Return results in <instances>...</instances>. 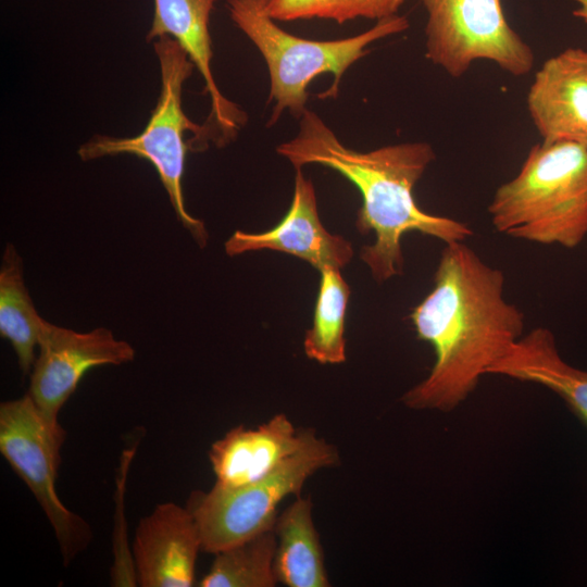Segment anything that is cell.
Returning a JSON list of instances; mask_svg holds the SVG:
<instances>
[{"instance_id": "cell-1", "label": "cell", "mask_w": 587, "mask_h": 587, "mask_svg": "<svg viewBox=\"0 0 587 587\" xmlns=\"http://www.w3.org/2000/svg\"><path fill=\"white\" fill-rule=\"evenodd\" d=\"M505 277L465 241L445 243L427 296L412 310L419 339L435 361L402 396L412 410L450 412L524 335L523 312L504 298Z\"/></svg>"}, {"instance_id": "cell-2", "label": "cell", "mask_w": 587, "mask_h": 587, "mask_svg": "<svg viewBox=\"0 0 587 587\" xmlns=\"http://www.w3.org/2000/svg\"><path fill=\"white\" fill-rule=\"evenodd\" d=\"M276 152L295 170L319 164L338 172L358 188L362 204L357 229L362 235H375L374 243L361 249L360 259L378 283L403 273L404 234L417 232L445 243L465 241L474 234L466 223L427 213L416 203L413 189L435 160L427 142L357 151L345 146L316 113L307 109L299 118L297 135L278 145Z\"/></svg>"}, {"instance_id": "cell-3", "label": "cell", "mask_w": 587, "mask_h": 587, "mask_svg": "<svg viewBox=\"0 0 587 587\" xmlns=\"http://www.w3.org/2000/svg\"><path fill=\"white\" fill-rule=\"evenodd\" d=\"M497 232L540 245L577 247L587 236V148L537 143L488 205Z\"/></svg>"}, {"instance_id": "cell-4", "label": "cell", "mask_w": 587, "mask_h": 587, "mask_svg": "<svg viewBox=\"0 0 587 587\" xmlns=\"http://www.w3.org/2000/svg\"><path fill=\"white\" fill-rule=\"evenodd\" d=\"M233 23L253 42L270 73L273 110L267 126L283 112L300 118L307 110L308 86L320 75L332 74V86L324 98H336L341 77L358 60L370 52L369 46L410 26L404 15L378 20L367 30L336 40H312L284 30L266 11V0H226Z\"/></svg>"}, {"instance_id": "cell-5", "label": "cell", "mask_w": 587, "mask_h": 587, "mask_svg": "<svg viewBox=\"0 0 587 587\" xmlns=\"http://www.w3.org/2000/svg\"><path fill=\"white\" fill-rule=\"evenodd\" d=\"M160 62L161 92L145 129L135 137L96 135L82 145L78 155L83 161L105 155L133 154L149 161L155 168L168 196L177 220L188 229L196 242L204 247L208 232L204 223L191 216L185 207L183 174L189 146L203 149L211 135L205 125L191 122L182 107L185 80L195 65L182 46L168 36L153 40Z\"/></svg>"}, {"instance_id": "cell-6", "label": "cell", "mask_w": 587, "mask_h": 587, "mask_svg": "<svg viewBox=\"0 0 587 587\" xmlns=\"http://www.w3.org/2000/svg\"><path fill=\"white\" fill-rule=\"evenodd\" d=\"M339 461L336 448L310 430L304 444L268 475L252 483L190 495L187 508L199 529L202 550L217 553L274 528L278 504L299 496L317 471Z\"/></svg>"}, {"instance_id": "cell-7", "label": "cell", "mask_w": 587, "mask_h": 587, "mask_svg": "<svg viewBox=\"0 0 587 587\" xmlns=\"http://www.w3.org/2000/svg\"><path fill=\"white\" fill-rule=\"evenodd\" d=\"M427 13L426 58L452 77L476 60L513 76L534 65V52L509 25L501 0H420Z\"/></svg>"}, {"instance_id": "cell-8", "label": "cell", "mask_w": 587, "mask_h": 587, "mask_svg": "<svg viewBox=\"0 0 587 587\" xmlns=\"http://www.w3.org/2000/svg\"><path fill=\"white\" fill-rule=\"evenodd\" d=\"M65 435L54 433L28 394L0 404V452L50 523L68 565L92 540L89 524L59 498L55 482Z\"/></svg>"}, {"instance_id": "cell-9", "label": "cell", "mask_w": 587, "mask_h": 587, "mask_svg": "<svg viewBox=\"0 0 587 587\" xmlns=\"http://www.w3.org/2000/svg\"><path fill=\"white\" fill-rule=\"evenodd\" d=\"M39 355L30 372L28 395L42 419L57 434L66 435L59 413L83 376L102 365H121L135 358V349L105 327L78 333L45 321Z\"/></svg>"}, {"instance_id": "cell-10", "label": "cell", "mask_w": 587, "mask_h": 587, "mask_svg": "<svg viewBox=\"0 0 587 587\" xmlns=\"http://www.w3.org/2000/svg\"><path fill=\"white\" fill-rule=\"evenodd\" d=\"M224 247L230 257L264 249L288 253L310 263L317 271L327 266L341 268L353 257L351 242L324 227L317 211L314 185L301 168L296 170L292 200L282 221L262 233L236 230Z\"/></svg>"}, {"instance_id": "cell-11", "label": "cell", "mask_w": 587, "mask_h": 587, "mask_svg": "<svg viewBox=\"0 0 587 587\" xmlns=\"http://www.w3.org/2000/svg\"><path fill=\"white\" fill-rule=\"evenodd\" d=\"M202 550L196 521L187 507L158 504L138 524L132 548L137 586L190 587Z\"/></svg>"}, {"instance_id": "cell-12", "label": "cell", "mask_w": 587, "mask_h": 587, "mask_svg": "<svg viewBox=\"0 0 587 587\" xmlns=\"http://www.w3.org/2000/svg\"><path fill=\"white\" fill-rule=\"evenodd\" d=\"M154 11L147 40L161 36L175 39L187 52L204 80V92L211 99V112L205 125L212 141L224 146L234 140L248 117L237 104L225 98L214 79L210 15L215 0H153Z\"/></svg>"}, {"instance_id": "cell-13", "label": "cell", "mask_w": 587, "mask_h": 587, "mask_svg": "<svg viewBox=\"0 0 587 587\" xmlns=\"http://www.w3.org/2000/svg\"><path fill=\"white\" fill-rule=\"evenodd\" d=\"M527 109L542 142L587 148V50L567 48L549 58L535 74Z\"/></svg>"}, {"instance_id": "cell-14", "label": "cell", "mask_w": 587, "mask_h": 587, "mask_svg": "<svg viewBox=\"0 0 587 587\" xmlns=\"http://www.w3.org/2000/svg\"><path fill=\"white\" fill-rule=\"evenodd\" d=\"M310 430H298L284 413L258 427L232 428L209 451L215 484L237 487L268 475L300 449Z\"/></svg>"}, {"instance_id": "cell-15", "label": "cell", "mask_w": 587, "mask_h": 587, "mask_svg": "<svg viewBox=\"0 0 587 587\" xmlns=\"http://www.w3.org/2000/svg\"><path fill=\"white\" fill-rule=\"evenodd\" d=\"M488 374L540 385L558 395L587 427V371L561 357L553 333L536 327L512 346Z\"/></svg>"}, {"instance_id": "cell-16", "label": "cell", "mask_w": 587, "mask_h": 587, "mask_svg": "<svg viewBox=\"0 0 587 587\" xmlns=\"http://www.w3.org/2000/svg\"><path fill=\"white\" fill-rule=\"evenodd\" d=\"M274 532V570L278 583L287 587L330 585L310 497L296 496L295 501L277 515Z\"/></svg>"}, {"instance_id": "cell-17", "label": "cell", "mask_w": 587, "mask_h": 587, "mask_svg": "<svg viewBox=\"0 0 587 587\" xmlns=\"http://www.w3.org/2000/svg\"><path fill=\"white\" fill-rule=\"evenodd\" d=\"M45 321L25 286L23 261L15 247L8 243L0 270V334L11 342L24 375L32 372Z\"/></svg>"}, {"instance_id": "cell-18", "label": "cell", "mask_w": 587, "mask_h": 587, "mask_svg": "<svg viewBox=\"0 0 587 587\" xmlns=\"http://www.w3.org/2000/svg\"><path fill=\"white\" fill-rule=\"evenodd\" d=\"M319 272L313 324L305 333L303 348L309 359L321 364H340L347 358L345 327L350 288L340 268L327 266Z\"/></svg>"}, {"instance_id": "cell-19", "label": "cell", "mask_w": 587, "mask_h": 587, "mask_svg": "<svg viewBox=\"0 0 587 587\" xmlns=\"http://www.w3.org/2000/svg\"><path fill=\"white\" fill-rule=\"evenodd\" d=\"M274 528L215 553L200 587H274L278 584L274 559Z\"/></svg>"}, {"instance_id": "cell-20", "label": "cell", "mask_w": 587, "mask_h": 587, "mask_svg": "<svg viewBox=\"0 0 587 587\" xmlns=\"http://www.w3.org/2000/svg\"><path fill=\"white\" fill-rule=\"evenodd\" d=\"M405 0H266V11L277 22L327 20L338 24L366 18L378 21L399 14Z\"/></svg>"}, {"instance_id": "cell-21", "label": "cell", "mask_w": 587, "mask_h": 587, "mask_svg": "<svg viewBox=\"0 0 587 587\" xmlns=\"http://www.w3.org/2000/svg\"><path fill=\"white\" fill-rule=\"evenodd\" d=\"M577 3V8L573 10V15L580 18L587 24V0H573Z\"/></svg>"}]
</instances>
